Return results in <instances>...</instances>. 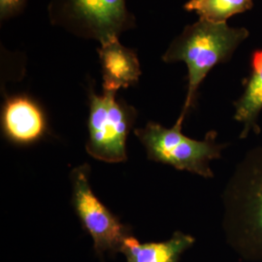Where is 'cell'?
<instances>
[{
  "label": "cell",
  "instance_id": "1",
  "mask_svg": "<svg viewBox=\"0 0 262 262\" xmlns=\"http://www.w3.org/2000/svg\"><path fill=\"white\" fill-rule=\"evenodd\" d=\"M227 245L246 262H262V146L236 164L223 192Z\"/></svg>",
  "mask_w": 262,
  "mask_h": 262
},
{
  "label": "cell",
  "instance_id": "2",
  "mask_svg": "<svg viewBox=\"0 0 262 262\" xmlns=\"http://www.w3.org/2000/svg\"><path fill=\"white\" fill-rule=\"evenodd\" d=\"M249 35L247 28L199 19L187 26L172 41L162 60L167 63L182 61L187 67V97L179 121H185L187 113L194 104L200 84L210 71L215 66L229 61Z\"/></svg>",
  "mask_w": 262,
  "mask_h": 262
},
{
  "label": "cell",
  "instance_id": "3",
  "mask_svg": "<svg viewBox=\"0 0 262 262\" xmlns=\"http://www.w3.org/2000/svg\"><path fill=\"white\" fill-rule=\"evenodd\" d=\"M183 122L177 120L173 127L150 122L135 135L145 146L149 159L167 164L181 171H187L206 179L214 178L211 161L222 158L227 144L217 143V133L208 132L203 140L186 136L182 132Z\"/></svg>",
  "mask_w": 262,
  "mask_h": 262
},
{
  "label": "cell",
  "instance_id": "4",
  "mask_svg": "<svg viewBox=\"0 0 262 262\" xmlns=\"http://www.w3.org/2000/svg\"><path fill=\"white\" fill-rule=\"evenodd\" d=\"M136 119V110L116 99V93L91 92L86 150L94 159L110 163L127 159L126 139Z\"/></svg>",
  "mask_w": 262,
  "mask_h": 262
},
{
  "label": "cell",
  "instance_id": "5",
  "mask_svg": "<svg viewBox=\"0 0 262 262\" xmlns=\"http://www.w3.org/2000/svg\"><path fill=\"white\" fill-rule=\"evenodd\" d=\"M51 14L53 21L100 44L135 26L125 0H56Z\"/></svg>",
  "mask_w": 262,
  "mask_h": 262
},
{
  "label": "cell",
  "instance_id": "6",
  "mask_svg": "<svg viewBox=\"0 0 262 262\" xmlns=\"http://www.w3.org/2000/svg\"><path fill=\"white\" fill-rule=\"evenodd\" d=\"M89 165L84 164L74 169L71 174L76 213L92 236L96 253L101 255L107 252H121L125 239L130 236L128 228L94 194L89 181Z\"/></svg>",
  "mask_w": 262,
  "mask_h": 262
},
{
  "label": "cell",
  "instance_id": "7",
  "mask_svg": "<svg viewBox=\"0 0 262 262\" xmlns=\"http://www.w3.org/2000/svg\"><path fill=\"white\" fill-rule=\"evenodd\" d=\"M1 125L5 137L17 145L33 144L47 131L42 108L27 95H14L5 100Z\"/></svg>",
  "mask_w": 262,
  "mask_h": 262
},
{
  "label": "cell",
  "instance_id": "8",
  "mask_svg": "<svg viewBox=\"0 0 262 262\" xmlns=\"http://www.w3.org/2000/svg\"><path fill=\"white\" fill-rule=\"evenodd\" d=\"M102 69L103 91L116 93L137 84L141 76L137 54L124 47L119 38L100 44L97 50Z\"/></svg>",
  "mask_w": 262,
  "mask_h": 262
},
{
  "label": "cell",
  "instance_id": "9",
  "mask_svg": "<svg viewBox=\"0 0 262 262\" xmlns=\"http://www.w3.org/2000/svg\"><path fill=\"white\" fill-rule=\"evenodd\" d=\"M243 94L235 101L234 120L242 123L240 139H246L253 132L260 133L258 119L262 111V48L252 53L250 73L244 81Z\"/></svg>",
  "mask_w": 262,
  "mask_h": 262
},
{
  "label": "cell",
  "instance_id": "10",
  "mask_svg": "<svg viewBox=\"0 0 262 262\" xmlns=\"http://www.w3.org/2000/svg\"><path fill=\"white\" fill-rule=\"evenodd\" d=\"M195 243L191 235L181 231L163 242L140 243L133 236H128L122 245V252L126 262H179L182 254Z\"/></svg>",
  "mask_w": 262,
  "mask_h": 262
},
{
  "label": "cell",
  "instance_id": "11",
  "mask_svg": "<svg viewBox=\"0 0 262 262\" xmlns=\"http://www.w3.org/2000/svg\"><path fill=\"white\" fill-rule=\"evenodd\" d=\"M253 7V0H189L184 5V9L194 12L199 19L215 24L226 23Z\"/></svg>",
  "mask_w": 262,
  "mask_h": 262
},
{
  "label": "cell",
  "instance_id": "12",
  "mask_svg": "<svg viewBox=\"0 0 262 262\" xmlns=\"http://www.w3.org/2000/svg\"><path fill=\"white\" fill-rule=\"evenodd\" d=\"M27 0H0V18L9 19L18 15L25 7Z\"/></svg>",
  "mask_w": 262,
  "mask_h": 262
}]
</instances>
